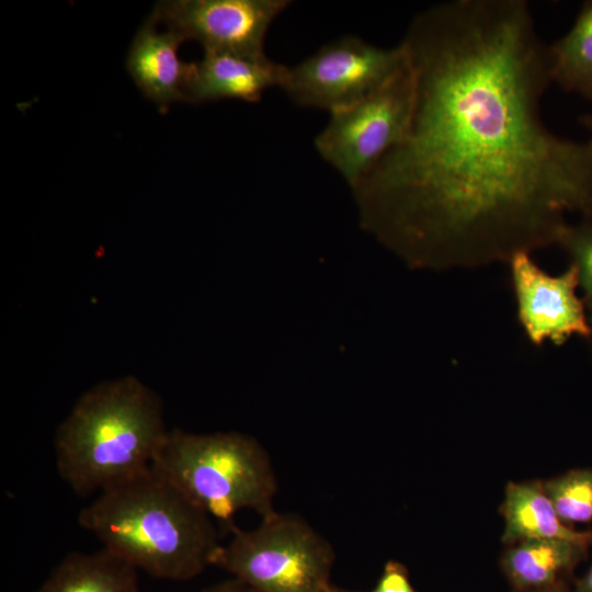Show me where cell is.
<instances>
[{"label": "cell", "mask_w": 592, "mask_h": 592, "mask_svg": "<svg viewBox=\"0 0 592 592\" xmlns=\"http://www.w3.org/2000/svg\"><path fill=\"white\" fill-rule=\"evenodd\" d=\"M78 522L137 570L172 581L212 566L221 544L217 523L152 466L96 494Z\"/></svg>", "instance_id": "7a4b0ae2"}, {"label": "cell", "mask_w": 592, "mask_h": 592, "mask_svg": "<svg viewBox=\"0 0 592 592\" xmlns=\"http://www.w3.org/2000/svg\"><path fill=\"white\" fill-rule=\"evenodd\" d=\"M201 592H259V591L238 579L230 578L228 580L209 585L205 588L204 590H202Z\"/></svg>", "instance_id": "d6986e66"}, {"label": "cell", "mask_w": 592, "mask_h": 592, "mask_svg": "<svg viewBox=\"0 0 592 592\" xmlns=\"http://www.w3.org/2000/svg\"><path fill=\"white\" fill-rule=\"evenodd\" d=\"M414 83L405 139L353 189L360 224L410 267L475 269L557 244L592 216V144L554 134L549 46L524 0H453L400 42Z\"/></svg>", "instance_id": "6da1fadb"}, {"label": "cell", "mask_w": 592, "mask_h": 592, "mask_svg": "<svg viewBox=\"0 0 592 592\" xmlns=\"http://www.w3.org/2000/svg\"><path fill=\"white\" fill-rule=\"evenodd\" d=\"M213 567L259 592H329L335 553L303 516L272 512L252 530H231Z\"/></svg>", "instance_id": "5b68a950"}, {"label": "cell", "mask_w": 592, "mask_h": 592, "mask_svg": "<svg viewBox=\"0 0 592 592\" xmlns=\"http://www.w3.org/2000/svg\"><path fill=\"white\" fill-rule=\"evenodd\" d=\"M168 432L160 399L137 378L101 383L56 432L59 475L75 493L99 494L151 468Z\"/></svg>", "instance_id": "3957f363"}, {"label": "cell", "mask_w": 592, "mask_h": 592, "mask_svg": "<svg viewBox=\"0 0 592 592\" xmlns=\"http://www.w3.org/2000/svg\"><path fill=\"white\" fill-rule=\"evenodd\" d=\"M329 592H356V591H351V590H346V589H342V588H339V587H335L332 584L331 589L329 590Z\"/></svg>", "instance_id": "603a6c76"}, {"label": "cell", "mask_w": 592, "mask_h": 592, "mask_svg": "<svg viewBox=\"0 0 592 592\" xmlns=\"http://www.w3.org/2000/svg\"><path fill=\"white\" fill-rule=\"evenodd\" d=\"M587 548L565 539H524L504 553L502 567L516 588L542 590L571 570Z\"/></svg>", "instance_id": "5bb4252c"}, {"label": "cell", "mask_w": 592, "mask_h": 592, "mask_svg": "<svg viewBox=\"0 0 592 592\" xmlns=\"http://www.w3.org/2000/svg\"><path fill=\"white\" fill-rule=\"evenodd\" d=\"M371 592H415L412 588L405 567L389 561L383 571L376 587Z\"/></svg>", "instance_id": "ac0fdd59"}, {"label": "cell", "mask_w": 592, "mask_h": 592, "mask_svg": "<svg viewBox=\"0 0 592 592\" xmlns=\"http://www.w3.org/2000/svg\"><path fill=\"white\" fill-rule=\"evenodd\" d=\"M501 513L504 544L533 538L565 539L587 547L592 544L591 532L574 531L560 520L540 481L509 482Z\"/></svg>", "instance_id": "7c38bea8"}, {"label": "cell", "mask_w": 592, "mask_h": 592, "mask_svg": "<svg viewBox=\"0 0 592 592\" xmlns=\"http://www.w3.org/2000/svg\"><path fill=\"white\" fill-rule=\"evenodd\" d=\"M557 244L571 258L577 269L579 286L583 291V301L589 310L592 328V216L584 217L577 225H569L561 231Z\"/></svg>", "instance_id": "e0dca14e"}, {"label": "cell", "mask_w": 592, "mask_h": 592, "mask_svg": "<svg viewBox=\"0 0 592 592\" xmlns=\"http://www.w3.org/2000/svg\"><path fill=\"white\" fill-rule=\"evenodd\" d=\"M414 83L409 62L386 86L357 103L330 113L315 147L355 189L376 163L401 143L412 118Z\"/></svg>", "instance_id": "52a82bcc"}, {"label": "cell", "mask_w": 592, "mask_h": 592, "mask_svg": "<svg viewBox=\"0 0 592 592\" xmlns=\"http://www.w3.org/2000/svg\"><path fill=\"white\" fill-rule=\"evenodd\" d=\"M540 482L565 524L592 522V469H573Z\"/></svg>", "instance_id": "2e32d148"}, {"label": "cell", "mask_w": 592, "mask_h": 592, "mask_svg": "<svg viewBox=\"0 0 592 592\" xmlns=\"http://www.w3.org/2000/svg\"><path fill=\"white\" fill-rule=\"evenodd\" d=\"M508 263L517 320L532 344L561 345L573 335L592 337L585 304L576 292L579 280L572 264L563 273L550 275L530 252L516 253Z\"/></svg>", "instance_id": "9c48e42d"}, {"label": "cell", "mask_w": 592, "mask_h": 592, "mask_svg": "<svg viewBox=\"0 0 592 592\" xmlns=\"http://www.w3.org/2000/svg\"><path fill=\"white\" fill-rule=\"evenodd\" d=\"M158 25L150 14L139 27L129 46L126 68L143 94L163 113L171 104L185 101L191 62L179 56L184 39L169 29L159 31Z\"/></svg>", "instance_id": "8fae6325"}, {"label": "cell", "mask_w": 592, "mask_h": 592, "mask_svg": "<svg viewBox=\"0 0 592 592\" xmlns=\"http://www.w3.org/2000/svg\"><path fill=\"white\" fill-rule=\"evenodd\" d=\"M407 65L401 43L380 47L358 36L344 35L301 61L285 65L278 88L298 106L330 114L376 92Z\"/></svg>", "instance_id": "8992f818"}, {"label": "cell", "mask_w": 592, "mask_h": 592, "mask_svg": "<svg viewBox=\"0 0 592 592\" xmlns=\"http://www.w3.org/2000/svg\"><path fill=\"white\" fill-rule=\"evenodd\" d=\"M288 0H172L159 2L152 15L184 41L205 50L265 57L269 30Z\"/></svg>", "instance_id": "ba28073f"}, {"label": "cell", "mask_w": 592, "mask_h": 592, "mask_svg": "<svg viewBox=\"0 0 592 592\" xmlns=\"http://www.w3.org/2000/svg\"><path fill=\"white\" fill-rule=\"evenodd\" d=\"M579 121L591 132L592 135V114L583 115L579 118ZM589 141L592 144V137Z\"/></svg>", "instance_id": "44dd1931"}, {"label": "cell", "mask_w": 592, "mask_h": 592, "mask_svg": "<svg viewBox=\"0 0 592 592\" xmlns=\"http://www.w3.org/2000/svg\"><path fill=\"white\" fill-rule=\"evenodd\" d=\"M537 592H567L565 590H561L559 588H546V589H542V590H538Z\"/></svg>", "instance_id": "7402d4cb"}, {"label": "cell", "mask_w": 592, "mask_h": 592, "mask_svg": "<svg viewBox=\"0 0 592 592\" xmlns=\"http://www.w3.org/2000/svg\"><path fill=\"white\" fill-rule=\"evenodd\" d=\"M576 592H592V563L587 573L577 582Z\"/></svg>", "instance_id": "ffe728a7"}, {"label": "cell", "mask_w": 592, "mask_h": 592, "mask_svg": "<svg viewBox=\"0 0 592 592\" xmlns=\"http://www.w3.org/2000/svg\"><path fill=\"white\" fill-rule=\"evenodd\" d=\"M284 66L267 56L205 50L198 61L191 62L185 102H259L266 90L280 87Z\"/></svg>", "instance_id": "30bf717a"}, {"label": "cell", "mask_w": 592, "mask_h": 592, "mask_svg": "<svg viewBox=\"0 0 592 592\" xmlns=\"http://www.w3.org/2000/svg\"><path fill=\"white\" fill-rule=\"evenodd\" d=\"M549 52L553 82L592 100V1L582 5L572 27Z\"/></svg>", "instance_id": "9a60e30c"}, {"label": "cell", "mask_w": 592, "mask_h": 592, "mask_svg": "<svg viewBox=\"0 0 592 592\" xmlns=\"http://www.w3.org/2000/svg\"><path fill=\"white\" fill-rule=\"evenodd\" d=\"M137 569L105 548L68 554L34 592H140Z\"/></svg>", "instance_id": "4fadbf2b"}, {"label": "cell", "mask_w": 592, "mask_h": 592, "mask_svg": "<svg viewBox=\"0 0 592 592\" xmlns=\"http://www.w3.org/2000/svg\"><path fill=\"white\" fill-rule=\"evenodd\" d=\"M152 467L230 531L242 510L261 517L275 511L276 474L266 449L250 435L174 429L168 432Z\"/></svg>", "instance_id": "277c9868"}]
</instances>
